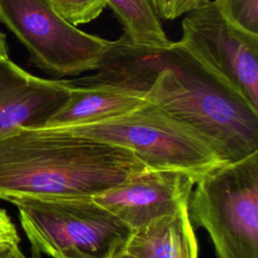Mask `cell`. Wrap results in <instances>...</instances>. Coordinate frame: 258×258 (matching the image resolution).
<instances>
[{
    "label": "cell",
    "instance_id": "17",
    "mask_svg": "<svg viewBox=\"0 0 258 258\" xmlns=\"http://www.w3.org/2000/svg\"><path fill=\"white\" fill-rule=\"evenodd\" d=\"M8 58H9V52H8L6 34L0 31V60H4Z\"/></svg>",
    "mask_w": 258,
    "mask_h": 258
},
{
    "label": "cell",
    "instance_id": "10",
    "mask_svg": "<svg viewBox=\"0 0 258 258\" xmlns=\"http://www.w3.org/2000/svg\"><path fill=\"white\" fill-rule=\"evenodd\" d=\"M70 86L68 100L41 127L67 128L97 123L128 113L147 102L144 93L122 87L101 84Z\"/></svg>",
    "mask_w": 258,
    "mask_h": 258
},
{
    "label": "cell",
    "instance_id": "16",
    "mask_svg": "<svg viewBox=\"0 0 258 258\" xmlns=\"http://www.w3.org/2000/svg\"><path fill=\"white\" fill-rule=\"evenodd\" d=\"M20 241L16 226L7 212L0 208V251L19 248Z\"/></svg>",
    "mask_w": 258,
    "mask_h": 258
},
{
    "label": "cell",
    "instance_id": "7",
    "mask_svg": "<svg viewBox=\"0 0 258 258\" xmlns=\"http://www.w3.org/2000/svg\"><path fill=\"white\" fill-rule=\"evenodd\" d=\"M178 40L258 110V34L229 21L216 1L185 13Z\"/></svg>",
    "mask_w": 258,
    "mask_h": 258
},
{
    "label": "cell",
    "instance_id": "4",
    "mask_svg": "<svg viewBox=\"0 0 258 258\" xmlns=\"http://www.w3.org/2000/svg\"><path fill=\"white\" fill-rule=\"evenodd\" d=\"M10 203L31 247L51 258H111L132 232L89 197Z\"/></svg>",
    "mask_w": 258,
    "mask_h": 258
},
{
    "label": "cell",
    "instance_id": "14",
    "mask_svg": "<svg viewBox=\"0 0 258 258\" xmlns=\"http://www.w3.org/2000/svg\"><path fill=\"white\" fill-rule=\"evenodd\" d=\"M225 17L238 27L258 34V0H215Z\"/></svg>",
    "mask_w": 258,
    "mask_h": 258
},
{
    "label": "cell",
    "instance_id": "1",
    "mask_svg": "<svg viewBox=\"0 0 258 258\" xmlns=\"http://www.w3.org/2000/svg\"><path fill=\"white\" fill-rule=\"evenodd\" d=\"M89 84L111 85L145 94L203 138L225 162L258 151V110L179 41L142 46L124 33L111 40Z\"/></svg>",
    "mask_w": 258,
    "mask_h": 258
},
{
    "label": "cell",
    "instance_id": "20",
    "mask_svg": "<svg viewBox=\"0 0 258 258\" xmlns=\"http://www.w3.org/2000/svg\"><path fill=\"white\" fill-rule=\"evenodd\" d=\"M111 258H138V257L127 252L125 249H122V250L118 251L117 253H115Z\"/></svg>",
    "mask_w": 258,
    "mask_h": 258
},
{
    "label": "cell",
    "instance_id": "6",
    "mask_svg": "<svg viewBox=\"0 0 258 258\" xmlns=\"http://www.w3.org/2000/svg\"><path fill=\"white\" fill-rule=\"evenodd\" d=\"M0 22L24 45L30 61L56 79L97 71L111 42L66 21L47 0H0Z\"/></svg>",
    "mask_w": 258,
    "mask_h": 258
},
{
    "label": "cell",
    "instance_id": "9",
    "mask_svg": "<svg viewBox=\"0 0 258 258\" xmlns=\"http://www.w3.org/2000/svg\"><path fill=\"white\" fill-rule=\"evenodd\" d=\"M66 79L29 74L10 58L0 60V135L17 127H41L64 104Z\"/></svg>",
    "mask_w": 258,
    "mask_h": 258
},
{
    "label": "cell",
    "instance_id": "2",
    "mask_svg": "<svg viewBox=\"0 0 258 258\" xmlns=\"http://www.w3.org/2000/svg\"><path fill=\"white\" fill-rule=\"evenodd\" d=\"M149 168L133 152L62 128L0 135V200L92 198Z\"/></svg>",
    "mask_w": 258,
    "mask_h": 258
},
{
    "label": "cell",
    "instance_id": "19",
    "mask_svg": "<svg viewBox=\"0 0 258 258\" xmlns=\"http://www.w3.org/2000/svg\"><path fill=\"white\" fill-rule=\"evenodd\" d=\"M18 258H43V257H42V254L39 251L30 247V255L29 256L24 255L23 252L20 250L19 253H18Z\"/></svg>",
    "mask_w": 258,
    "mask_h": 258
},
{
    "label": "cell",
    "instance_id": "13",
    "mask_svg": "<svg viewBox=\"0 0 258 258\" xmlns=\"http://www.w3.org/2000/svg\"><path fill=\"white\" fill-rule=\"evenodd\" d=\"M66 21L77 26L97 19L107 7L105 0H47Z\"/></svg>",
    "mask_w": 258,
    "mask_h": 258
},
{
    "label": "cell",
    "instance_id": "21",
    "mask_svg": "<svg viewBox=\"0 0 258 258\" xmlns=\"http://www.w3.org/2000/svg\"><path fill=\"white\" fill-rule=\"evenodd\" d=\"M153 6V8L155 9V11L157 12L158 14V8H159V3H160V0H149Z\"/></svg>",
    "mask_w": 258,
    "mask_h": 258
},
{
    "label": "cell",
    "instance_id": "3",
    "mask_svg": "<svg viewBox=\"0 0 258 258\" xmlns=\"http://www.w3.org/2000/svg\"><path fill=\"white\" fill-rule=\"evenodd\" d=\"M187 203L194 229L210 235L217 258H258V151L196 182Z\"/></svg>",
    "mask_w": 258,
    "mask_h": 258
},
{
    "label": "cell",
    "instance_id": "15",
    "mask_svg": "<svg viewBox=\"0 0 258 258\" xmlns=\"http://www.w3.org/2000/svg\"><path fill=\"white\" fill-rule=\"evenodd\" d=\"M207 1L208 0H160L158 15L165 20H173Z\"/></svg>",
    "mask_w": 258,
    "mask_h": 258
},
{
    "label": "cell",
    "instance_id": "8",
    "mask_svg": "<svg viewBox=\"0 0 258 258\" xmlns=\"http://www.w3.org/2000/svg\"><path fill=\"white\" fill-rule=\"evenodd\" d=\"M197 180L174 170H146L92 199L131 231L187 206Z\"/></svg>",
    "mask_w": 258,
    "mask_h": 258
},
{
    "label": "cell",
    "instance_id": "5",
    "mask_svg": "<svg viewBox=\"0 0 258 258\" xmlns=\"http://www.w3.org/2000/svg\"><path fill=\"white\" fill-rule=\"evenodd\" d=\"M133 152L150 170H174L200 180L226 163L192 130L147 101L97 123L62 128Z\"/></svg>",
    "mask_w": 258,
    "mask_h": 258
},
{
    "label": "cell",
    "instance_id": "11",
    "mask_svg": "<svg viewBox=\"0 0 258 258\" xmlns=\"http://www.w3.org/2000/svg\"><path fill=\"white\" fill-rule=\"evenodd\" d=\"M124 249L138 258H198V241L187 206L132 231Z\"/></svg>",
    "mask_w": 258,
    "mask_h": 258
},
{
    "label": "cell",
    "instance_id": "18",
    "mask_svg": "<svg viewBox=\"0 0 258 258\" xmlns=\"http://www.w3.org/2000/svg\"><path fill=\"white\" fill-rule=\"evenodd\" d=\"M20 250V247L15 249L2 250L0 251V258H18V253Z\"/></svg>",
    "mask_w": 258,
    "mask_h": 258
},
{
    "label": "cell",
    "instance_id": "12",
    "mask_svg": "<svg viewBox=\"0 0 258 258\" xmlns=\"http://www.w3.org/2000/svg\"><path fill=\"white\" fill-rule=\"evenodd\" d=\"M105 1L122 24L124 34L132 42L150 47H164L171 42L149 0Z\"/></svg>",
    "mask_w": 258,
    "mask_h": 258
}]
</instances>
